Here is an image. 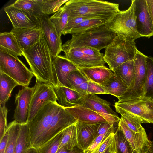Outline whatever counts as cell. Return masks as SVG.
Listing matches in <instances>:
<instances>
[{
	"instance_id": "cell-1",
	"label": "cell",
	"mask_w": 153,
	"mask_h": 153,
	"mask_svg": "<svg viewBox=\"0 0 153 153\" xmlns=\"http://www.w3.org/2000/svg\"><path fill=\"white\" fill-rule=\"evenodd\" d=\"M22 52L36 79L52 86L58 85L53 58L43 33L35 44Z\"/></svg>"
},
{
	"instance_id": "cell-2",
	"label": "cell",
	"mask_w": 153,
	"mask_h": 153,
	"mask_svg": "<svg viewBox=\"0 0 153 153\" xmlns=\"http://www.w3.org/2000/svg\"><path fill=\"white\" fill-rule=\"evenodd\" d=\"M69 17L100 18L110 20L120 10L118 4L100 0H70L65 4Z\"/></svg>"
},
{
	"instance_id": "cell-3",
	"label": "cell",
	"mask_w": 153,
	"mask_h": 153,
	"mask_svg": "<svg viewBox=\"0 0 153 153\" xmlns=\"http://www.w3.org/2000/svg\"><path fill=\"white\" fill-rule=\"evenodd\" d=\"M117 35L105 24L82 33L72 34L71 39L62 45V48L85 47L100 51L106 49Z\"/></svg>"
},
{
	"instance_id": "cell-4",
	"label": "cell",
	"mask_w": 153,
	"mask_h": 153,
	"mask_svg": "<svg viewBox=\"0 0 153 153\" xmlns=\"http://www.w3.org/2000/svg\"><path fill=\"white\" fill-rule=\"evenodd\" d=\"M135 40L117 35L105 49L104 59L111 71L123 63L134 59L138 50Z\"/></svg>"
},
{
	"instance_id": "cell-5",
	"label": "cell",
	"mask_w": 153,
	"mask_h": 153,
	"mask_svg": "<svg viewBox=\"0 0 153 153\" xmlns=\"http://www.w3.org/2000/svg\"><path fill=\"white\" fill-rule=\"evenodd\" d=\"M0 71L11 78L19 85L28 87L34 76L29 69L18 57L0 50Z\"/></svg>"
},
{
	"instance_id": "cell-6",
	"label": "cell",
	"mask_w": 153,
	"mask_h": 153,
	"mask_svg": "<svg viewBox=\"0 0 153 153\" xmlns=\"http://www.w3.org/2000/svg\"><path fill=\"white\" fill-rule=\"evenodd\" d=\"M135 0L131 1L130 7L125 11H120L106 25L117 35L135 40L140 37L136 28Z\"/></svg>"
},
{
	"instance_id": "cell-7",
	"label": "cell",
	"mask_w": 153,
	"mask_h": 153,
	"mask_svg": "<svg viewBox=\"0 0 153 153\" xmlns=\"http://www.w3.org/2000/svg\"><path fill=\"white\" fill-rule=\"evenodd\" d=\"M146 57L137 50L133 59L134 74L133 81L126 91L118 98V101L142 98L146 76Z\"/></svg>"
},
{
	"instance_id": "cell-8",
	"label": "cell",
	"mask_w": 153,
	"mask_h": 153,
	"mask_svg": "<svg viewBox=\"0 0 153 153\" xmlns=\"http://www.w3.org/2000/svg\"><path fill=\"white\" fill-rule=\"evenodd\" d=\"M65 58L77 66L90 68L105 66L104 54L100 51L85 47L62 49Z\"/></svg>"
},
{
	"instance_id": "cell-9",
	"label": "cell",
	"mask_w": 153,
	"mask_h": 153,
	"mask_svg": "<svg viewBox=\"0 0 153 153\" xmlns=\"http://www.w3.org/2000/svg\"><path fill=\"white\" fill-rule=\"evenodd\" d=\"M116 111L126 113L141 120L143 123L153 124V100L135 99L115 103Z\"/></svg>"
},
{
	"instance_id": "cell-10",
	"label": "cell",
	"mask_w": 153,
	"mask_h": 153,
	"mask_svg": "<svg viewBox=\"0 0 153 153\" xmlns=\"http://www.w3.org/2000/svg\"><path fill=\"white\" fill-rule=\"evenodd\" d=\"M60 106L57 102H50L28 122L32 146L48 128Z\"/></svg>"
},
{
	"instance_id": "cell-11",
	"label": "cell",
	"mask_w": 153,
	"mask_h": 153,
	"mask_svg": "<svg viewBox=\"0 0 153 153\" xmlns=\"http://www.w3.org/2000/svg\"><path fill=\"white\" fill-rule=\"evenodd\" d=\"M77 121L66 108L60 106L48 128L32 146L38 148Z\"/></svg>"
},
{
	"instance_id": "cell-12",
	"label": "cell",
	"mask_w": 153,
	"mask_h": 153,
	"mask_svg": "<svg viewBox=\"0 0 153 153\" xmlns=\"http://www.w3.org/2000/svg\"><path fill=\"white\" fill-rule=\"evenodd\" d=\"M29 106L28 122L31 121L39 111L51 102H56L57 99L53 87L51 85L37 79Z\"/></svg>"
},
{
	"instance_id": "cell-13",
	"label": "cell",
	"mask_w": 153,
	"mask_h": 153,
	"mask_svg": "<svg viewBox=\"0 0 153 153\" xmlns=\"http://www.w3.org/2000/svg\"><path fill=\"white\" fill-rule=\"evenodd\" d=\"M79 105L100 114L111 126L119 122L120 119L111 108V103L95 94L82 95Z\"/></svg>"
},
{
	"instance_id": "cell-14",
	"label": "cell",
	"mask_w": 153,
	"mask_h": 153,
	"mask_svg": "<svg viewBox=\"0 0 153 153\" xmlns=\"http://www.w3.org/2000/svg\"><path fill=\"white\" fill-rule=\"evenodd\" d=\"M43 33L53 58L62 50V41L56 28L47 15H41L39 18Z\"/></svg>"
},
{
	"instance_id": "cell-15",
	"label": "cell",
	"mask_w": 153,
	"mask_h": 153,
	"mask_svg": "<svg viewBox=\"0 0 153 153\" xmlns=\"http://www.w3.org/2000/svg\"><path fill=\"white\" fill-rule=\"evenodd\" d=\"M34 89V86L24 87L16 94L13 118L14 120L21 124L28 123L29 106Z\"/></svg>"
},
{
	"instance_id": "cell-16",
	"label": "cell",
	"mask_w": 153,
	"mask_h": 153,
	"mask_svg": "<svg viewBox=\"0 0 153 153\" xmlns=\"http://www.w3.org/2000/svg\"><path fill=\"white\" fill-rule=\"evenodd\" d=\"M4 10L12 24L13 28L19 29L41 27L39 18L30 16L12 4L5 7Z\"/></svg>"
},
{
	"instance_id": "cell-17",
	"label": "cell",
	"mask_w": 153,
	"mask_h": 153,
	"mask_svg": "<svg viewBox=\"0 0 153 153\" xmlns=\"http://www.w3.org/2000/svg\"><path fill=\"white\" fill-rule=\"evenodd\" d=\"M137 31L141 37L149 38L153 35L152 22L146 0H135Z\"/></svg>"
},
{
	"instance_id": "cell-18",
	"label": "cell",
	"mask_w": 153,
	"mask_h": 153,
	"mask_svg": "<svg viewBox=\"0 0 153 153\" xmlns=\"http://www.w3.org/2000/svg\"><path fill=\"white\" fill-rule=\"evenodd\" d=\"M118 126L122 130L126 139L133 148L138 153H145L149 149L152 141L148 139L146 132H134L127 126L121 117Z\"/></svg>"
},
{
	"instance_id": "cell-19",
	"label": "cell",
	"mask_w": 153,
	"mask_h": 153,
	"mask_svg": "<svg viewBox=\"0 0 153 153\" xmlns=\"http://www.w3.org/2000/svg\"><path fill=\"white\" fill-rule=\"evenodd\" d=\"M11 32L15 36L22 51L28 49L35 44L43 33L41 27L19 29L13 28Z\"/></svg>"
},
{
	"instance_id": "cell-20",
	"label": "cell",
	"mask_w": 153,
	"mask_h": 153,
	"mask_svg": "<svg viewBox=\"0 0 153 153\" xmlns=\"http://www.w3.org/2000/svg\"><path fill=\"white\" fill-rule=\"evenodd\" d=\"M98 124L88 125L78 121L76 123L77 146L83 151L97 136Z\"/></svg>"
},
{
	"instance_id": "cell-21",
	"label": "cell",
	"mask_w": 153,
	"mask_h": 153,
	"mask_svg": "<svg viewBox=\"0 0 153 153\" xmlns=\"http://www.w3.org/2000/svg\"><path fill=\"white\" fill-rule=\"evenodd\" d=\"M58 104L65 108L75 107L79 104L82 95L68 88L56 85L53 86Z\"/></svg>"
},
{
	"instance_id": "cell-22",
	"label": "cell",
	"mask_w": 153,
	"mask_h": 153,
	"mask_svg": "<svg viewBox=\"0 0 153 153\" xmlns=\"http://www.w3.org/2000/svg\"><path fill=\"white\" fill-rule=\"evenodd\" d=\"M66 108L78 121L86 124L96 125L107 122L100 114L79 105Z\"/></svg>"
},
{
	"instance_id": "cell-23",
	"label": "cell",
	"mask_w": 153,
	"mask_h": 153,
	"mask_svg": "<svg viewBox=\"0 0 153 153\" xmlns=\"http://www.w3.org/2000/svg\"><path fill=\"white\" fill-rule=\"evenodd\" d=\"M53 63L58 85L71 89L66 79V76L72 71L78 69V67L61 55L53 58Z\"/></svg>"
},
{
	"instance_id": "cell-24",
	"label": "cell",
	"mask_w": 153,
	"mask_h": 153,
	"mask_svg": "<svg viewBox=\"0 0 153 153\" xmlns=\"http://www.w3.org/2000/svg\"><path fill=\"white\" fill-rule=\"evenodd\" d=\"M78 68L89 81L99 84L106 80L114 73L105 66L90 68L78 67Z\"/></svg>"
},
{
	"instance_id": "cell-25",
	"label": "cell",
	"mask_w": 153,
	"mask_h": 153,
	"mask_svg": "<svg viewBox=\"0 0 153 153\" xmlns=\"http://www.w3.org/2000/svg\"><path fill=\"white\" fill-rule=\"evenodd\" d=\"M0 50L17 56H23L22 51L15 36L11 31L0 33Z\"/></svg>"
},
{
	"instance_id": "cell-26",
	"label": "cell",
	"mask_w": 153,
	"mask_h": 153,
	"mask_svg": "<svg viewBox=\"0 0 153 153\" xmlns=\"http://www.w3.org/2000/svg\"><path fill=\"white\" fill-rule=\"evenodd\" d=\"M66 79L71 88L82 95L87 94V88L88 80L78 69L70 72Z\"/></svg>"
},
{
	"instance_id": "cell-27",
	"label": "cell",
	"mask_w": 153,
	"mask_h": 153,
	"mask_svg": "<svg viewBox=\"0 0 153 153\" xmlns=\"http://www.w3.org/2000/svg\"><path fill=\"white\" fill-rule=\"evenodd\" d=\"M100 85L108 94L113 95L118 98L121 96L128 88L114 73L109 78Z\"/></svg>"
},
{
	"instance_id": "cell-28",
	"label": "cell",
	"mask_w": 153,
	"mask_h": 153,
	"mask_svg": "<svg viewBox=\"0 0 153 153\" xmlns=\"http://www.w3.org/2000/svg\"><path fill=\"white\" fill-rule=\"evenodd\" d=\"M112 71L128 88L131 85L134 79V60L127 61Z\"/></svg>"
},
{
	"instance_id": "cell-29",
	"label": "cell",
	"mask_w": 153,
	"mask_h": 153,
	"mask_svg": "<svg viewBox=\"0 0 153 153\" xmlns=\"http://www.w3.org/2000/svg\"><path fill=\"white\" fill-rule=\"evenodd\" d=\"M18 85H19L15 80L0 71V102L2 106L5 105L13 89Z\"/></svg>"
},
{
	"instance_id": "cell-30",
	"label": "cell",
	"mask_w": 153,
	"mask_h": 153,
	"mask_svg": "<svg viewBox=\"0 0 153 153\" xmlns=\"http://www.w3.org/2000/svg\"><path fill=\"white\" fill-rule=\"evenodd\" d=\"M42 0H17L12 4L22 10L30 16L39 18L43 14L41 7Z\"/></svg>"
},
{
	"instance_id": "cell-31",
	"label": "cell",
	"mask_w": 153,
	"mask_h": 153,
	"mask_svg": "<svg viewBox=\"0 0 153 153\" xmlns=\"http://www.w3.org/2000/svg\"><path fill=\"white\" fill-rule=\"evenodd\" d=\"M114 142L115 153H138L133 148L118 126L114 133Z\"/></svg>"
},
{
	"instance_id": "cell-32",
	"label": "cell",
	"mask_w": 153,
	"mask_h": 153,
	"mask_svg": "<svg viewBox=\"0 0 153 153\" xmlns=\"http://www.w3.org/2000/svg\"><path fill=\"white\" fill-rule=\"evenodd\" d=\"M31 146L28 123L21 124L14 153H25Z\"/></svg>"
},
{
	"instance_id": "cell-33",
	"label": "cell",
	"mask_w": 153,
	"mask_h": 153,
	"mask_svg": "<svg viewBox=\"0 0 153 153\" xmlns=\"http://www.w3.org/2000/svg\"><path fill=\"white\" fill-rule=\"evenodd\" d=\"M69 16V11L64 4L58 11L49 18L50 20L54 25L60 37L67 23Z\"/></svg>"
},
{
	"instance_id": "cell-34",
	"label": "cell",
	"mask_w": 153,
	"mask_h": 153,
	"mask_svg": "<svg viewBox=\"0 0 153 153\" xmlns=\"http://www.w3.org/2000/svg\"><path fill=\"white\" fill-rule=\"evenodd\" d=\"M76 123L63 130L59 149L65 146L68 150H71L77 146Z\"/></svg>"
},
{
	"instance_id": "cell-35",
	"label": "cell",
	"mask_w": 153,
	"mask_h": 153,
	"mask_svg": "<svg viewBox=\"0 0 153 153\" xmlns=\"http://www.w3.org/2000/svg\"><path fill=\"white\" fill-rule=\"evenodd\" d=\"M109 21L106 19L100 18L87 19L74 27L70 31L69 34L72 35L82 33L106 24Z\"/></svg>"
},
{
	"instance_id": "cell-36",
	"label": "cell",
	"mask_w": 153,
	"mask_h": 153,
	"mask_svg": "<svg viewBox=\"0 0 153 153\" xmlns=\"http://www.w3.org/2000/svg\"><path fill=\"white\" fill-rule=\"evenodd\" d=\"M146 76L144 94L141 99L153 100V57L146 58Z\"/></svg>"
},
{
	"instance_id": "cell-37",
	"label": "cell",
	"mask_w": 153,
	"mask_h": 153,
	"mask_svg": "<svg viewBox=\"0 0 153 153\" xmlns=\"http://www.w3.org/2000/svg\"><path fill=\"white\" fill-rule=\"evenodd\" d=\"M21 125L14 120L8 125L7 128L9 130V137L4 153H14Z\"/></svg>"
},
{
	"instance_id": "cell-38",
	"label": "cell",
	"mask_w": 153,
	"mask_h": 153,
	"mask_svg": "<svg viewBox=\"0 0 153 153\" xmlns=\"http://www.w3.org/2000/svg\"><path fill=\"white\" fill-rule=\"evenodd\" d=\"M63 131L37 148L39 153H56L59 148Z\"/></svg>"
},
{
	"instance_id": "cell-39",
	"label": "cell",
	"mask_w": 153,
	"mask_h": 153,
	"mask_svg": "<svg viewBox=\"0 0 153 153\" xmlns=\"http://www.w3.org/2000/svg\"><path fill=\"white\" fill-rule=\"evenodd\" d=\"M128 126L136 133L146 132L141 124L143 122L140 120L132 115L126 113L120 114Z\"/></svg>"
},
{
	"instance_id": "cell-40",
	"label": "cell",
	"mask_w": 153,
	"mask_h": 153,
	"mask_svg": "<svg viewBox=\"0 0 153 153\" xmlns=\"http://www.w3.org/2000/svg\"><path fill=\"white\" fill-rule=\"evenodd\" d=\"M68 0H42L41 7L42 13L46 15L55 13L58 11L62 5Z\"/></svg>"
},
{
	"instance_id": "cell-41",
	"label": "cell",
	"mask_w": 153,
	"mask_h": 153,
	"mask_svg": "<svg viewBox=\"0 0 153 153\" xmlns=\"http://www.w3.org/2000/svg\"><path fill=\"white\" fill-rule=\"evenodd\" d=\"M114 132V125L105 134L98 136L90 146L84 151V153H91L111 133Z\"/></svg>"
},
{
	"instance_id": "cell-42",
	"label": "cell",
	"mask_w": 153,
	"mask_h": 153,
	"mask_svg": "<svg viewBox=\"0 0 153 153\" xmlns=\"http://www.w3.org/2000/svg\"><path fill=\"white\" fill-rule=\"evenodd\" d=\"M8 110L5 105H0V139L3 137L8 126L7 116Z\"/></svg>"
},
{
	"instance_id": "cell-43",
	"label": "cell",
	"mask_w": 153,
	"mask_h": 153,
	"mask_svg": "<svg viewBox=\"0 0 153 153\" xmlns=\"http://www.w3.org/2000/svg\"><path fill=\"white\" fill-rule=\"evenodd\" d=\"M92 18L83 17H69L67 23L63 31L62 34L65 35L69 34L72 29L76 25L84 20Z\"/></svg>"
},
{
	"instance_id": "cell-44",
	"label": "cell",
	"mask_w": 153,
	"mask_h": 153,
	"mask_svg": "<svg viewBox=\"0 0 153 153\" xmlns=\"http://www.w3.org/2000/svg\"><path fill=\"white\" fill-rule=\"evenodd\" d=\"M114 132L111 133L91 153H103L111 145L114 139Z\"/></svg>"
},
{
	"instance_id": "cell-45",
	"label": "cell",
	"mask_w": 153,
	"mask_h": 153,
	"mask_svg": "<svg viewBox=\"0 0 153 153\" xmlns=\"http://www.w3.org/2000/svg\"><path fill=\"white\" fill-rule=\"evenodd\" d=\"M87 94H108L100 84L88 81L87 88Z\"/></svg>"
},
{
	"instance_id": "cell-46",
	"label": "cell",
	"mask_w": 153,
	"mask_h": 153,
	"mask_svg": "<svg viewBox=\"0 0 153 153\" xmlns=\"http://www.w3.org/2000/svg\"><path fill=\"white\" fill-rule=\"evenodd\" d=\"M9 130L7 128L3 137L0 139V153H4L8 141Z\"/></svg>"
},
{
	"instance_id": "cell-47",
	"label": "cell",
	"mask_w": 153,
	"mask_h": 153,
	"mask_svg": "<svg viewBox=\"0 0 153 153\" xmlns=\"http://www.w3.org/2000/svg\"><path fill=\"white\" fill-rule=\"evenodd\" d=\"M112 126H111L107 122L98 124L97 129V136L105 133Z\"/></svg>"
},
{
	"instance_id": "cell-48",
	"label": "cell",
	"mask_w": 153,
	"mask_h": 153,
	"mask_svg": "<svg viewBox=\"0 0 153 153\" xmlns=\"http://www.w3.org/2000/svg\"><path fill=\"white\" fill-rule=\"evenodd\" d=\"M56 153H84V151L79 148L77 146L72 150H68L65 146H63L59 149Z\"/></svg>"
},
{
	"instance_id": "cell-49",
	"label": "cell",
	"mask_w": 153,
	"mask_h": 153,
	"mask_svg": "<svg viewBox=\"0 0 153 153\" xmlns=\"http://www.w3.org/2000/svg\"><path fill=\"white\" fill-rule=\"evenodd\" d=\"M149 13L153 25V0H146Z\"/></svg>"
},
{
	"instance_id": "cell-50",
	"label": "cell",
	"mask_w": 153,
	"mask_h": 153,
	"mask_svg": "<svg viewBox=\"0 0 153 153\" xmlns=\"http://www.w3.org/2000/svg\"><path fill=\"white\" fill-rule=\"evenodd\" d=\"M103 153H115V145L114 140L110 146Z\"/></svg>"
},
{
	"instance_id": "cell-51",
	"label": "cell",
	"mask_w": 153,
	"mask_h": 153,
	"mask_svg": "<svg viewBox=\"0 0 153 153\" xmlns=\"http://www.w3.org/2000/svg\"><path fill=\"white\" fill-rule=\"evenodd\" d=\"M25 153H39L38 149L32 146L28 148Z\"/></svg>"
},
{
	"instance_id": "cell-52",
	"label": "cell",
	"mask_w": 153,
	"mask_h": 153,
	"mask_svg": "<svg viewBox=\"0 0 153 153\" xmlns=\"http://www.w3.org/2000/svg\"><path fill=\"white\" fill-rule=\"evenodd\" d=\"M145 153H153V140L152 141L149 149Z\"/></svg>"
}]
</instances>
